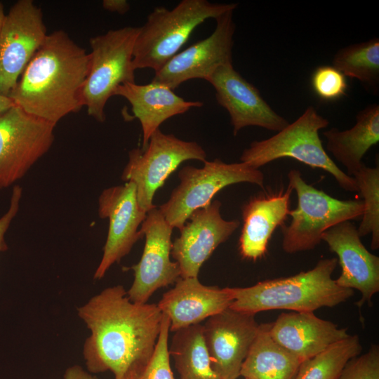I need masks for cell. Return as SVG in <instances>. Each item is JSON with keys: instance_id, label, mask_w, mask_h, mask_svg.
<instances>
[{"instance_id": "obj_35", "label": "cell", "mask_w": 379, "mask_h": 379, "mask_svg": "<svg viewBox=\"0 0 379 379\" xmlns=\"http://www.w3.org/2000/svg\"><path fill=\"white\" fill-rule=\"evenodd\" d=\"M13 100L8 96L0 95V113L14 106Z\"/></svg>"}, {"instance_id": "obj_1", "label": "cell", "mask_w": 379, "mask_h": 379, "mask_svg": "<svg viewBox=\"0 0 379 379\" xmlns=\"http://www.w3.org/2000/svg\"><path fill=\"white\" fill-rule=\"evenodd\" d=\"M90 331L83 347L88 371L126 379L150 359L163 314L157 304L132 302L122 285L105 288L77 307Z\"/></svg>"}, {"instance_id": "obj_37", "label": "cell", "mask_w": 379, "mask_h": 379, "mask_svg": "<svg viewBox=\"0 0 379 379\" xmlns=\"http://www.w3.org/2000/svg\"><path fill=\"white\" fill-rule=\"evenodd\" d=\"M245 379H249V378H245Z\"/></svg>"}, {"instance_id": "obj_16", "label": "cell", "mask_w": 379, "mask_h": 379, "mask_svg": "<svg viewBox=\"0 0 379 379\" xmlns=\"http://www.w3.org/2000/svg\"><path fill=\"white\" fill-rule=\"evenodd\" d=\"M220 207L221 202L214 200L195 210L172 242L171 255L179 265L180 277H198L203 264L239 227V220L222 218Z\"/></svg>"}, {"instance_id": "obj_18", "label": "cell", "mask_w": 379, "mask_h": 379, "mask_svg": "<svg viewBox=\"0 0 379 379\" xmlns=\"http://www.w3.org/2000/svg\"><path fill=\"white\" fill-rule=\"evenodd\" d=\"M321 241L338 256L341 272L336 284L361 293L359 307L365 303L372 306L379 291V258L364 246L356 226L350 220L338 223L324 232Z\"/></svg>"}, {"instance_id": "obj_6", "label": "cell", "mask_w": 379, "mask_h": 379, "mask_svg": "<svg viewBox=\"0 0 379 379\" xmlns=\"http://www.w3.org/2000/svg\"><path fill=\"white\" fill-rule=\"evenodd\" d=\"M288 185L297 195L298 204L290 210L291 222L281 227V247L293 254L315 248L325 231L344 221L357 220L363 215L361 199L341 200L307 183L298 170L288 173Z\"/></svg>"}, {"instance_id": "obj_7", "label": "cell", "mask_w": 379, "mask_h": 379, "mask_svg": "<svg viewBox=\"0 0 379 379\" xmlns=\"http://www.w3.org/2000/svg\"><path fill=\"white\" fill-rule=\"evenodd\" d=\"M138 32L139 27L128 26L90 39V65L82 103L88 114L99 122L105 121V106L116 88L135 83L133 52Z\"/></svg>"}, {"instance_id": "obj_33", "label": "cell", "mask_w": 379, "mask_h": 379, "mask_svg": "<svg viewBox=\"0 0 379 379\" xmlns=\"http://www.w3.org/2000/svg\"><path fill=\"white\" fill-rule=\"evenodd\" d=\"M102 8L110 12H117L123 15L130 9V4L126 0H104L102 3Z\"/></svg>"}, {"instance_id": "obj_29", "label": "cell", "mask_w": 379, "mask_h": 379, "mask_svg": "<svg viewBox=\"0 0 379 379\" xmlns=\"http://www.w3.org/2000/svg\"><path fill=\"white\" fill-rule=\"evenodd\" d=\"M170 320L163 314L161 330L154 352L147 364L126 379H175L170 363L168 333Z\"/></svg>"}, {"instance_id": "obj_21", "label": "cell", "mask_w": 379, "mask_h": 379, "mask_svg": "<svg viewBox=\"0 0 379 379\" xmlns=\"http://www.w3.org/2000/svg\"><path fill=\"white\" fill-rule=\"evenodd\" d=\"M293 189L256 195L241 208L243 225L239 240L241 256L256 261L265 256L269 241L278 227L284 225L289 214Z\"/></svg>"}, {"instance_id": "obj_15", "label": "cell", "mask_w": 379, "mask_h": 379, "mask_svg": "<svg viewBox=\"0 0 379 379\" xmlns=\"http://www.w3.org/2000/svg\"><path fill=\"white\" fill-rule=\"evenodd\" d=\"M255 314L228 307L208 318L203 338L211 366L220 379H237L257 335Z\"/></svg>"}, {"instance_id": "obj_34", "label": "cell", "mask_w": 379, "mask_h": 379, "mask_svg": "<svg viewBox=\"0 0 379 379\" xmlns=\"http://www.w3.org/2000/svg\"><path fill=\"white\" fill-rule=\"evenodd\" d=\"M63 379H99L84 370L79 365H73L67 368L64 373Z\"/></svg>"}, {"instance_id": "obj_24", "label": "cell", "mask_w": 379, "mask_h": 379, "mask_svg": "<svg viewBox=\"0 0 379 379\" xmlns=\"http://www.w3.org/2000/svg\"><path fill=\"white\" fill-rule=\"evenodd\" d=\"M270 327V323L259 324L240 375L249 379H294L301 361L274 340Z\"/></svg>"}, {"instance_id": "obj_26", "label": "cell", "mask_w": 379, "mask_h": 379, "mask_svg": "<svg viewBox=\"0 0 379 379\" xmlns=\"http://www.w3.org/2000/svg\"><path fill=\"white\" fill-rule=\"evenodd\" d=\"M333 66L345 77L356 79L376 91L379 83V39L342 48L334 55Z\"/></svg>"}, {"instance_id": "obj_25", "label": "cell", "mask_w": 379, "mask_h": 379, "mask_svg": "<svg viewBox=\"0 0 379 379\" xmlns=\"http://www.w3.org/2000/svg\"><path fill=\"white\" fill-rule=\"evenodd\" d=\"M168 348L180 379H220L211 366L201 324L175 331Z\"/></svg>"}, {"instance_id": "obj_27", "label": "cell", "mask_w": 379, "mask_h": 379, "mask_svg": "<svg viewBox=\"0 0 379 379\" xmlns=\"http://www.w3.org/2000/svg\"><path fill=\"white\" fill-rule=\"evenodd\" d=\"M357 335H350L321 353L302 361L294 379H336L352 358L361 354Z\"/></svg>"}, {"instance_id": "obj_31", "label": "cell", "mask_w": 379, "mask_h": 379, "mask_svg": "<svg viewBox=\"0 0 379 379\" xmlns=\"http://www.w3.org/2000/svg\"><path fill=\"white\" fill-rule=\"evenodd\" d=\"M336 379H379L378 345L349 360Z\"/></svg>"}, {"instance_id": "obj_3", "label": "cell", "mask_w": 379, "mask_h": 379, "mask_svg": "<svg viewBox=\"0 0 379 379\" xmlns=\"http://www.w3.org/2000/svg\"><path fill=\"white\" fill-rule=\"evenodd\" d=\"M336 258H322L307 271L295 275L267 279L248 287L230 288L232 309L255 314L272 310L314 312L346 302L354 291L338 286L332 277Z\"/></svg>"}, {"instance_id": "obj_5", "label": "cell", "mask_w": 379, "mask_h": 379, "mask_svg": "<svg viewBox=\"0 0 379 379\" xmlns=\"http://www.w3.org/2000/svg\"><path fill=\"white\" fill-rule=\"evenodd\" d=\"M328 124L327 119L309 106L294 122L274 135L252 142L243 151L241 162L259 169L274 160L290 157L311 168L328 172L343 190L358 192L354 178L343 172L323 147L319 132Z\"/></svg>"}, {"instance_id": "obj_14", "label": "cell", "mask_w": 379, "mask_h": 379, "mask_svg": "<svg viewBox=\"0 0 379 379\" xmlns=\"http://www.w3.org/2000/svg\"><path fill=\"white\" fill-rule=\"evenodd\" d=\"M98 215L109 220V229L101 260L93 274L101 279L112 265L129 253L143 235L138 230L147 216L140 206L133 182L104 190L98 199Z\"/></svg>"}, {"instance_id": "obj_32", "label": "cell", "mask_w": 379, "mask_h": 379, "mask_svg": "<svg viewBox=\"0 0 379 379\" xmlns=\"http://www.w3.org/2000/svg\"><path fill=\"white\" fill-rule=\"evenodd\" d=\"M22 189L19 185H15L12 190L9 207L6 212L0 217V253L8 249L5 240L6 233L8 231L13 220L17 215L22 197Z\"/></svg>"}, {"instance_id": "obj_8", "label": "cell", "mask_w": 379, "mask_h": 379, "mask_svg": "<svg viewBox=\"0 0 379 379\" xmlns=\"http://www.w3.org/2000/svg\"><path fill=\"white\" fill-rule=\"evenodd\" d=\"M178 177L180 184L159 209L166 222L179 230L195 210L209 204L224 187L241 182L263 187L265 180L260 169L244 162L227 164L219 159L206 160L201 168L185 166L179 171Z\"/></svg>"}, {"instance_id": "obj_13", "label": "cell", "mask_w": 379, "mask_h": 379, "mask_svg": "<svg viewBox=\"0 0 379 379\" xmlns=\"http://www.w3.org/2000/svg\"><path fill=\"white\" fill-rule=\"evenodd\" d=\"M233 11H230L217 18L215 28L209 36L173 56L155 72L152 82L174 90L190 79L206 81L218 67L232 63L235 32Z\"/></svg>"}, {"instance_id": "obj_2", "label": "cell", "mask_w": 379, "mask_h": 379, "mask_svg": "<svg viewBox=\"0 0 379 379\" xmlns=\"http://www.w3.org/2000/svg\"><path fill=\"white\" fill-rule=\"evenodd\" d=\"M90 55L63 30L48 34L9 98L27 113L55 125L81 109Z\"/></svg>"}, {"instance_id": "obj_28", "label": "cell", "mask_w": 379, "mask_h": 379, "mask_svg": "<svg viewBox=\"0 0 379 379\" xmlns=\"http://www.w3.org/2000/svg\"><path fill=\"white\" fill-rule=\"evenodd\" d=\"M352 176L364 205L358 233L360 237L371 235V248L377 250L379 248V167H368L364 164Z\"/></svg>"}, {"instance_id": "obj_36", "label": "cell", "mask_w": 379, "mask_h": 379, "mask_svg": "<svg viewBox=\"0 0 379 379\" xmlns=\"http://www.w3.org/2000/svg\"><path fill=\"white\" fill-rule=\"evenodd\" d=\"M6 13L2 3L0 1V33L4 21Z\"/></svg>"}, {"instance_id": "obj_23", "label": "cell", "mask_w": 379, "mask_h": 379, "mask_svg": "<svg viewBox=\"0 0 379 379\" xmlns=\"http://www.w3.org/2000/svg\"><path fill=\"white\" fill-rule=\"evenodd\" d=\"M326 139V149L343 165L347 174L352 173L364 163L362 158L379 141V105H369L356 117V124L351 128L340 131L332 128L323 133Z\"/></svg>"}, {"instance_id": "obj_11", "label": "cell", "mask_w": 379, "mask_h": 379, "mask_svg": "<svg viewBox=\"0 0 379 379\" xmlns=\"http://www.w3.org/2000/svg\"><path fill=\"white\" fill-rule=\"evenodd\" d=\"M47 35L43 13L32 0L12 6L0 33V95L9 96Z\"/></svg>"}, {"instance_id": "obj_30", "label": "cell", "mask_w": 379, "mask_h": 379, "mask_svg": "<svg viewBox=\"0 0 379 379\" xmlns=\"http://www.w3.org/2000/svg\"><path fill=\"white\" fill-rule=\"evenodd\" d=\"M314 93L324 101L336 100L344 96L348 88L346 77L333 66L317 67L311 77Z\"/></svg>"}, {"instance_id": "obj_9", "label": "cell", "mask_w": 379, "mask_h": 379, "mask_svg": "<svg viewBox=\"0 0 379 379\" xmlns=\"http://www.w3.org/2000/svg\"><path fill=\"white\" fill-rule=\"evenodd\" d=\"M206 156L197 142L180 140L159 128L144 150L134 148L129 151L121 180L135 185L138 204L147 213L156 207L152 201L157 190L181 163L190 159L204 162Z\"/></svg>"}, {"instance_id": "obj_22", "label": "cell", "mask_w": 379, "mask_h": 379, "mask_svg": "<svg viewBox=\"0 0 379 379\" xmlns=\"http://www.w3.org/2000/svg\"><path fill=\"white\" fill-rule=\"evenodd\" d=\"M114 95L126 98L131 105L134 117L139 119L142 130V150L147 147L152 133L166 120L203 105L202 102L186 100L170 88L152 81L145 85L135 82L121 84L116 88Z\"/></svg>"}, {"instance_id": "obj_19", "label": "cell", "mask_w": 379, "mask_h": 379, "mask_svg": "<svg viewBox=\"0 0 379 379\" xmlns=\"http://www.w3.org/2000/svg\"><path fill=\"white\" fill-rule=\"evenodd\" d=\"M232 301L230 287L206 286L198 277H180L157 305L168 317L170 331L175 332L200 324L230 307Z\"/></svg>"}, {"instance_id": "obj_17", "label": "cell", "mask_w": 379, "mask_h": 379, "mask_svg": "<svg viewBox=\"0 0 379 379\" xmlns=\"http://www.w3.org/2000/svg\"><path fill=\"white\" fill-rule=\"evenodd\" d=\"M206 81L213 86L218 105L227 111L234 135L248 126L279 132L289 124L268 105L258 89L234 69L232 63L218 67Z\"/></svg>"}, {"instance_id": "obj_4", "label": "cell", "mask_w": 379, "mask_h": 379, "mask_svg": "<svg viewBox=\"0 0 379 379\" xmlns=\"http://www.w3.org/2000/svg\"><path fill=\"white\" fill-rule=\"evenodd\" d=\"M237 3L182 0L172 9L156 7L139 27L133 52L134 69H160L190 37L194 29L208 18L215 20L234 11Z\"/></svg>"}, {"instance_id": "obj_20", "label": "cell", "mask_w": 379, "mask_h": 379, "mask_svg": "<svg viewBox=\"0 0 379 379\" xmlns=\"http://www.w3.org/2000/svg\"><path fill=\"white\" fill-rule=\"evenodd\" d=\"M270 333L301 362L350 335L346 328L307 312L281 313L270 323Z\"/></svg>"}, {"instance_id": "obj_10", "label": "cell", "mask_w": 379, "mask_h": 379, "mask_svg": "<svg viewBox=\"0 0 379 379\" xmlns=\"http://www.w3.org/2000/svg\"><path fill=\"white\" fill-rule=\"evenodd\" d=\"M55 126L15 105L0 113V189L21 179L49 150Z\"/></svg>"}, {"instance_id": "obj_12", "label": "cell", "mask_w": 379, "mask_h": 379, "mask_svg": "<svg viewBox=\"0 0 379 379\" xmlns=\"http://www.w3.org/2000/svg\"><path fill=\"white\" fill-rule=\"evenodd\" d=\"M173 229L157 207L147 213L140 229L145 237L143 252L140 261L131 267L134 279L126 291L132 302L147 303L155 291L180 277L179 265L171 260Z\"/></svg>"}]
</instances>
